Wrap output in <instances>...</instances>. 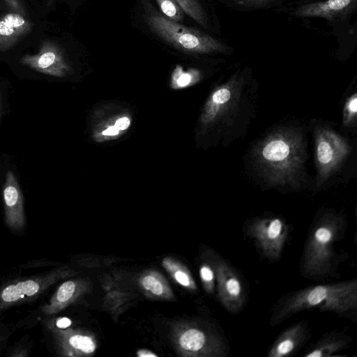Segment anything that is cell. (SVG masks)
<instances>
[{
	"mask_svg": "<svg viewBox=\"0 0 357 357\" xmlns=\"http://www.w3.org/2000/svg\"><path fill=\"white\" fill-rule=\"evenodd\" d=\"M307 310L332 312L351 319L355 318L357 280L311 285L289 292L273 306L269 324H280L294 314Z\"/></svg>",
	"mask_w": 357,
	"mask_h": 357,
	"instance_id": "6da1fadb",
	"label": "cell"
},
{
	"mask_svg": "<svg viewBox=\"0 0 357 357\" xmlns=\"http://www.w3.org/2000/svg\"><path fill=\"white\" fill-rule=\"evenodd\" d=\"M347 222L340 215L326 213L310 226L301 260V274L314 280L334 276L344 257L337 243L344 239Z\"/></svg>",
	"mask_w": 357,
	"mask_h": 357,
	"instance_id": "7a4b0ae2",
	"label": "cell"
},
{
	"mask_svg": "<svg viewBox=\"0 0 357 357\" xmlns=\"http://www.w3.org/2000/svg\"><path fill=\"white\" fill-rule=\"evenodd\" d=\"M146 22L158 36L181 51L204 54L224 52L227 48L206 33L185 26L157 13L148 15Z\"/></svg>",
	"mask_w": 357,
	"mask_h": 357,
	"instance_id": "3957f363",
	"label": "cell"
},
{
	"mask_svg": "<svg viewBox=\"0 0 357 357\" xmlns=\"http://www.w3.org/2000/svg\"><path fill=\"white\" fill-rule=\"evenodd\" d=\"M243 230L262 257L271 261L280 258L289 233L284 220L279 218H257L246 225Z\"/></svg>",
	"mask_w": 357,
	"mask_h": 357,
	"instance_id": "277c9868",
	"label": "cell"
},
{
	"mask_svg": "<svg viewBox=\"0 0 357 357\" xmlns=\"http://www.w3.org/2000/svg\"><path fill=\"white\" fill-rule=\"evenodd\" d=\"M213 264L220 301L229 313H239L243 309L248 297L243 278L236 269L220 256H214Z\"/></svg>",
	"mask_w": 357,
	"mask_h": 357,
	"instance_id": "5b68a950",
	"label": "cell"
},
{
	"mask_svg": "<svg viewBox=\"0 0 357 357\" xmlns=\"http://www.w3.org/2000/svg\"><path fill=\"white\" fill-rule=\"evenodd\" d=\"M54 272L18 281L0 290V310L45 291L57 278Z\"/></svg>",
	"mask_w": 357,
	"mask_h": 357,
	"instance_id": "8992f818",
	"label": "cell"
},
{
	"mask_svg": "<svg viewBox=\"0 0 357 357\" xmlns=\"http://www.w3.org/2000/svg\"><path fill=\"white\" fill-rule=\"evenodd\" d=\"M3 198L6 225L12 230H22L25 225L23 195L17 180L11 171H8L6 175Z\"/></svg>",
	"mask_w": 357,
	"mask_h": 357,
	"instance_id": "52a82bcc",
	"label": "cell"
},
{
	"mask_svg": "<svg viewBox=\"0 0 357 357\" xmlns=\"http://www.w3.org/2000/svg\"><path fill=\"white\" fill-rule=\"evenodd\" d=\"M310 337L306 321H301L282 331L271 344L268 357H287L294 355Z\"/></svg>",
	"mask_w": 357,
	"mask_h": 357,
	"instance_id": "ba28073f",
	"label": "cell"
},
{
	"mask_svg": "<svg viewBox=\"0 0 357 357\" xmlns=\"http://www.w3.org/2000/svg\"><path fill=\"white\" fill-rule=\"evenodd\" d=\"M356 4V0H326L301 6L295 15L303 17H324L330 20L349 13Z\"/></svg>",
	"mask_w": 357,
	"mask_h": 357,
	"instance_id": "9c48e42d",
	"label": "cell"
},
{
	"mask_svg": "<svg viewBox=\"0 0 357 357\" xmlns=\"http://www.w3.org/2000/svg\"><path fill=\"white\" fill-rule=\"evenodd\" d=\"M352 338L341 332L331 331L324 334L303 354L304 357H330L345 349Z\"/></svg>",
	"mask_w": 357,
	"mask_h": 357,
	"instance_id": "30bf717a",
	"label": "cell"
},
{
	"mask_svg": "<svg viewBox=\"0 0 357 357\" xmlns=\"http://www.w3.org/2000/svg\"><path fill=\"white\" fill-rule=\"evenodd\" d=\"M34 67L53 75L61 76L66 67L62 60L54 52L48 51L43 54L34 62Z\"/></svg>",
	"mask_w": 357,
	"mask_h": 357,
	"instance_id": "8fae6325",
	"label": "cell"
},
{
	"mask_svg": "<svg viewBox=\"0 0 357 357\" xmlns=\"http://www.w3.org/2000/svg\"><path fill=\"white\" fill-rule=\"evenodd\" d=\"M290 149L288 144L281 139H275L267 144L262 150L264 158L271 162L284 161L289 155Z\"/></svg>",
	"mask_w": 357,
	"mask_h": 357,
	"instance_id": "7c38bea8",
	"label": "cell"
},
{
	"mask_svg": "<svg viewBox=\"0 0 357 357\" xmlns=\"http://www.w3.org/2000/svg\"><path fill=\"white\" fill-rule=\"evenodd\" d=\"M183 12L203 27H207L206 14L198 0H175Z\"/></svg>",
	"mask_w": 357,
	"mask_h": 357,
	"instance_id": "4fadbf2b",
	"label": "cell"
},
{
	"mask_svg": "<svg viewBox=\"0 0 357 357\" xmlns=\"http://www.w3.org/2000/svg\"><path fill=\"white\" fill-rule=\"evenodd\" d=\"M24 24L25 20L21 15L16 13L7 14L0 20V36H10L20 30Z\"/></svg>",
	"mask_w": 357,
	"mask_h": 357,
	"instance_id": "5bb4252c",
	"label": "cell"
},
{
	"mask_svg": "<svg viewBox=\"0 0 357 357\" xmlns=\"http://www.w3.org/2000/svg\"><path fill=\"white\" fill-rule=\"evenodd\" d=\"M156 2L166 17L176 22L183 21V11L175 0H156Z\"/></svg>",
	"mask_w": 357,
	"mask_h": 357,
	"instance_id": "9a60e30c",
	"label": "cell"
},
{
	"mask_svg": "<svg viewBox=\"0 0 357 357\" xmlns=\"http://www.w3.org/2000/svg\"><path fill=\"white\" fill-rule=\"evenodd\" d=\"M68 342L73 349L84 353H91L95 349L93 342L88 336L73 335L68 339Z\"/></svg>",
	"mask_w": 357,
	"mask_h": 357,
	"instance_id": "2e32d148",
	"label": "cell"
},
{
	"mask_svg": "<svg viewBox=\"0 0 357 357\" xmlns=\"http://www.w3.org/2000/svg\"><path fill=\"white\" fill-rule=\"evenodd\" d=\"M197 75V73L193 70L185 72L181 66H176L172 74V79L176 86L183 87L188 85Z\"/></svg>",
	"mask_w": 357,
	"mask_h": 357,
	"instance_id": "e0dca14e",
	"label": "cell"
},
{
	"mask_svg": "<svg viewBox=\"0 0 357 357\" xmlns=\"http://www.w3.org/2000/svg\"><path fill=\"white\" fill-rule=\"evenodd\" d=\"M334 150L331 144L326 140H321L317 145V158L320 163L327 165L332 162L334 158Z\"/></svg>",
	"mask_w": 357,
	"mask_h": 357,
	"instance_id": "ac0fdd59",
	"label": "cell"
},
{
	"mask_svg": "<svg viewBox=\"0 0 357 357\" xmlns=\"http://www.w3.org/2000/svg\"><path fill=\"white\" fill-rule=\"evenodd\" d=\"M143 287L155 295H160L162 293L163 287L162 284L151 275L146 276L142 280Z\"/></svg>",
	"mask_w": 357,
	"mask_h": 357,
	"instance_id": "d6986e66",
	"label": "cell"
},
{
	"mask_svg": "<svg viewBox=\"0 0 357 357\" xmlns=\"http://www.w3.org/2000/svg\"><path fill=\"white\" fill-rule=\"evenodd\" d=\"M200 275L202 280L205 282L206 288L209 291H213L214 285L213 282L215 279L213 267L209 266H203L200 269Z\"/></svg>",
	"mask_w": 357,
	"mask_h": 357,
	"instance_id": "ffe728a7",
	"label": "cell"
},
{
	"mask_svg": "<svg viewBox=\"0 0 357 357\" xmlns=\"http://www.w3.org/2000/svg\"><path fill=\"white\" fill-rule=\"evenodd\" d=\"M231 93L227 88H222L216 91L212 97L215 104L222 105L227 102L230 98Z\"/></svg>",
	"mask_w": 357,
	"mask_h": 357,
	"instance_id": "44dd1931",
	"label": "cell"
},
{
	"mask_svg": "<svg viewBox=\"0 0 357 357\" xmlns=\"http://www.w3.org/2000/svg\"><path fill=\"white\" fill-rule=\"evenodd\" d=\"M174 276L176 281L181 284L185 287L190 286V280L188 275L186 273L178 271L176 272Z\"/></svg>",
	"mask_w": 357,
	"mask_h": 357,
	"instance_id": "7402d4cb",
	"label": "cell"
},
{
	"mask_svg": "<svg viewBox=\"0 0 357 357\" xmlns=\"http://www.w3.org/2000/svg\"><path fill=\"white\" fill-rule=\"evenodd\" d=\"M130 123V122L128 118L121 117L116 120L114 126L119 129V130H123L128 128Z\"/></svg>",
	"mask_w": 357,
	"mask_h": 357,
	"instance_id": "603a6c76",
	"label": "cell"
},
{
	"mask_svg": "<svg viewBox=\"0 0 357 357\" xmlns=\"http://www.w3.org/2000/svg\"><path fill=\"white\" fill-rule=\"evenodd\" d=\"M54 324L60 329H65L70 326L71 321L67 317H61L56 320Z\"/></svg>",
	"mask_w": 357,
	"mask_h": 357,
	"instance_id": "cb8c5ba5",
	"label": "cell"
},
{
	"mask_svg": "<svg viewBox=\"0 0 357 357\" xmlns=\"http://www.w3.org/2000/svg\"><path fill=\"white\" fill-rule=\"evenodd\" d=\"M119 132V129L115 126H109L106 130H105L102 132V134L104 135H107V136H115V135H118Z\"/></svg>",
	"mask_w": 357,
	"mask_h": 357,
	"instance_id": "d4e9b609",
	"label": "cell"
},
{
	"mask_svg": "<svg viewBox=\"0 0 357 357\" xmlns=\"http://www.w3.org/2000/svg\"><path fill=\"white\" fill-rule=\"evenodd\" d=\"M348 109L351 113H356L357 111V98L356 95L353 97V98L350 100Z\"/></svg>",
	"mask_w": 357,
	"mask_h": 357,
	"instance_id": "484cf974",
	"label": "cell"
},
{
	"mask_svg": "<svg viewBox=\"0 0 357 357\" xmlns=\"http://www.w3.org/2000/svg\"><path fill=\"white\" fill-rule=\"evenodd\" d=\"M236 2L244 3V4H260L265 1H267L268 0H234Z\"/></svg>",
	"mask_w": 357,
	"mask_h": 357,
	"instance_id": "4316f807",
	"label": "cell"
},
{
	"mask_svg": "<svg viewBox=\"0 0 357 357\" xmlns=\"http://www.w3.org/2000/svg\"><path fill=\"white\" fill-rule=\"evenodd\" d=\"M146 353H144V351H139L138 352V356H156L154 354L151 353L150 351H145Z\"/></svg>",
	"mask_w": 357,
	"mask_h": 357,
	"instance_id": "83f0119b",
	"label": "cell"
},
{
	"mask_svg": "<svg viewBox=\"0 0 357 357\" xmlns=\"http://www.w3.org/2000/svg\"><path fill=\"white\" fill-rule=\"evenodd\" d=\"M1 107H2V96L0 93V116H1Z\"/></svg>",
	"mask_w": 357,
	"mask_h": 357,
	"instance_id": "f1b7e54d",
	"label": "cell"
}]
</instances>
